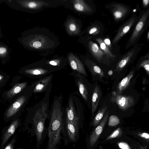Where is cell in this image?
I'll list each match as a JSON object with an SVG mask.
<instances>
[{
    "instance_id": "1",
    "label": "cell",
    "mask_w": 149,
    "mask_h": 149,
    "mask_svg": "<svg viewBox=\"0 0 149 149\" xmlns=\"http://www.w3.org/2000/svg\"><path fill=\"white\" fill-rule=\"evenodd\" d=\"M61 99L54 101L51 116L48 128V141L46 149H58L64 128Z\"/></svg>"
},
{
    "instance_id": "2",
    "label": "cell",
    "mask_w": 149,
    "mask_h": 149,
    "mask_svg": "<svg viewBox=\"0 0 149 149\" xmlns=\"http://www.w3.org/2000/svg\"><path fill=\"white\" fill-rule=\"evenodd\" d=\"M48 40L43 36L32 34L28 31L22 32L18 38V42L24 47L31 49L48 48L49 44Z\"/></svg>"
},
{
    "instance_id": "3",
    "label": "cell",
    "mask_w": 149,
    "mask_h": 149,
    "mask_svg": "<svg viewBox=\"0 0 149 149\" xmlns=\"http://www.w3.org/2000/svg\"><path fill=\"white\" fill-rule=\"evenodd\" d=\"M47 103L43 102L36 111L33 119L36 136L37 148L41 144L45 129V123L48 116Z\"/></svg>"
},
{
    "instance_id": "4",
    "label": "cell",
    "mask_w": 149,
    "mask_h": 149,
    "mask_svg": "<svg viewBox=\"0 0 149 149\" xmlns=\"http://www.w3.org/2000/svg\"><path fill=\"white\" fill-rule=\"evenodd\" d=\"M4 3L13 9L22 11L37 9L48 4L42 1L30 0H5Z\"/></svg>"
},
{
    "instance_id": "5",
    "label": "cell",
    "mask_w": 149,
    "mask_h": 149,
    "mask_svg": "<svg viewBox=\"0 0 149 149\" xmlns=\"http://www.w3.org/2000/svg\"><path fill=\"white\" fill-rule=\"evenodd\" d=\"M149 15V10L145 12L138 22L126 46L127 49L137 41L144 30Z\"/></svg>"
},
{
    "instance_id": "6",
    "label": "cell",
    "mask_w": 149,
    "mask_h": 149,
    "mask_svg": "<svg viewBox=\"0 0 149 149\" xmlns=\"http://www.w3.org/2000/svg\"><path fill=\"white\" fill-rule=\"evenodd\" d=\"M112 95L111 98V102L116 103L119 108L123 111L127 110L135 104L134 99L131 95L118 94L115 92Z\"/></svg>"
},
{
    "instance_id": "7",
    "label": "cell",
    "mask_w": 149,
    "mask_h": 149,
    "mask_svg": "<svg viewBox=\"0 0 149 149\" xmlns=\"http://www.w3.org/2000/svg\"><path fill=\"white\" fill-rule=\"evenodd\" d=\"M109 113V111L105 112L104 116L98 124V126L93 131L90 135L89 143L91 147L95 144L102 132L108 120Z\"/></svg>"
},
{
    "instance_id": "8",
    "label": "cell",
    "mask_w": 149,
    "mask_h": 149,
    "mask_svg": "<svg viewBox=\"0 0 149 149\" xmlns=\"http://www.w3.org/2000/svg\"><path fill=\"white\" fill-rule=\"evenodd\" d=\"M136 19V16L135 15L133 16L132 15V16L122 25L113 39V44L118 42L129 31L134 23Z\"/></svg>"
},
{
    "instance_id": "9",
    "label": "cell",
    "mask_w": 149,
    "mask_h": 149,
    "mask_svg": "<svg viewBox=\"0 0 149 149\" xmlns=\"http://www.w3.org/2000/svg\"><path fill=\"white\" fill-rule=\"evenodd\" d=\"M66 128L68 137L72 142H75L79 135V122H72L66 119Z\"/></svg>"
},
{
    "instance_id": "10",
    "label": "cell",
    "mask_w": 149,
    "mask_h": 149,
    "mask_svg": "<svg viewBox=\"0 0 149 149\" xmlns=\"http://www.w3.org/2000/svg\"><path fill=\"white\" fill-rule=\"evenodd\" d=\"M66 119L72 122H79V118L76 113L74 106L73 101L71 97L68 99V105L66 109Z\"/></svg>"
},
{
    "instance_id": "11",
    "label": "cell",
    "mask_w": 149,
    "mask_h": 149,
    "mask_svg": "<svg viewBox=\"0 0 149 149\" xmlns=\"http://www.w3.org/2000/svg\"><path fill=\"white\" fill-rule=\"evenodd\" d=\"M68 59L72 68L80 73L87 75L84 66L80 61L72 54L68 55Z\"/></svg>"
},
{
    "instance_id": "12",
    "label": "cell",
    "mask_w": 149,
    "mask_h": 149,
    "mask_svg": "<svg viewBox=\"0 0 149 149\" xmlns=\"http://www.w3.org/2000/svg\"><path fill=\"white\" fill-rule=\"evenodd\" d=\"M19 122L17 119L14 121L6 130L2 137L1 146H3L10 137L16 131L19 126Z\"/></svg>"
},
{
    "instance_id": "13",
    "label": "cell",
    "mask_w": 149,
    "mask_h": 149,
    "mask_svg": "<svg viewBox=\"0 0 149 149\" xmlns=\"http://www.w3.org/2000/svg\"><path fill=\"white\" fill-rule=\"evenodd\" d=\"M113 7L112 13L114 19L116 21L122 19L128 12L127 8L121 4H113Z\"/></svg>"
},
{
    "instance_id": "14",
    "label": "cell",
    "mask_w": 149,
    "mask_h": 149,
    "mask_svg": "<svg viewBox=\"0 0 149 149\" xmlns=\"http://www.w3.org/2000/svg\"><path fill=\"white\" fill-rule=\"evenodd\" d=\"M26 100V98L24 96H22L19 98L7 110L6 113V117L10 118L16 113L24 103Z\"/></svg>"
},
{
    "instance_id": "15",
    "label": "cell",
    "mask_w": 149,
    "mask_h": 149,
    "mask_svg": "<svg viewBox=\"0 0 149 149\" xmlns=\"http://www.w3.org/2000/svg\"><path fill=\"white\" fill-rule=\"evenodd\" d=\"M135 52L134 49H132L121 58L116 65V70L117 71H120L124 68L134 56Z\"/></svg>"
},
{
    "instance_id": "16",
    "label": "cell",
    "mask_w": 149,
    "mask_h": 149,
    "mask_svg": "<svg viewBox=\"0 0 149 149\" xmlns=\"http://www.w3.org/2000/svg\"><path fill=\"white\" fill-rule=\"evenodd\" d=\"M101 93L97 86H95L93 91L92 98L91 113L93 116L98 105L101 97Z\"/></svg>"
},
{
    "instance_id": "17",
    "label": "cell",
    "mask_w": 149,
    "mask_h": 149,
    "mask_svg": "<svg viewBox=\"0 0 149 149\" xmlns=\"http://www.w3.org/2000/svg\"><path fill=\"white\" fill-rule=\"evenodd\" d=\"M134 73L133 70L131 71L118 84L117 86L116 92V94H121L127 88Z\"/></svg>"
},
{
    "instance_id": "18",
    "label": "cell",
    "mask_w": 149,
    "mask_h": 149,
    "mask_svg": "<svg viewBox=\"0 0 149 149\" xmlns=\"http://www.w3.org/2000/svg\"><path fill=\"white\" fill-rule=\"evenodd\" d=\"M88 46L91 52L97 60H100L105 54L100 47L97 44L93 41H89Z\"/></svg>"
},
{
    "instance_id": "19",
    "label": "cell",
    "mask_w": 149,
    "mask_h": 149,
    "mask_svg": "<svg viewBox=\"0 0 149 149\" xmlns=\"http://www.w3.org/2000/svg\"><path fill=\"white\" fill-rule=\"evenodd\" d=\"M74 8L79 12H89L92 11L91 8L83 0L73 1Z\"/></svg>"
},
{
    "instance_id": "20",
    "label": "cell",
    "mask_w": 149,
    "mask_h": 149,
    "mask_svg": "<svg viewBox=\"0 0 149 149\" xmlns=\"http://www.w3.org/2000/svg\"><path fill=\"white\" fill-rule=\"evenodd\" d=\"M52 76L49 75L39 81L34 89V93L41 92L44 90L50 81Z\"/></svg>"
},
{
    "instance_id": "21",
    "label": "cell",
    "mask_w": 149,
    "mask_h": 149,
    "mask_svg": "<svg viewBox=\"0 0 149 149\" xmlns=\"http://www.w3.org/2000/svg\"><path fill=\"white\" fill-rule=\"evenodd\" d=\"M11 49L6 44L0 42V58L8 59L9 58Z\"/></svg>"
},
{
    "instance_id": "22",
    "label": "cell",
    "mask_w": 149,
    "mask_h": 149,
    "mask_svg": "<svg viewBox=\"0 0 149 149\" xmlns=\"http://www.w3.org/2000/svg\"><path fill=\"white\" fill-rule=\"evenodd\" d=\"M79 79L77 82L79 92L83 98L86 101L87 100L88 92L86 87L83 82L81 77L79 74Z\"/></svg>"
},
{
    "instance_id": "23",
    "label": "cell",
    "mask_w": 149,
    "mask_h": 149,
    "mask_svg": "<svg viewBox=\"0 0 149 149\" xmlns=\"http://www.w3.org/2000/svg\"><path fill=\"white\" fill-rule=\"evenodd\" d=\"M107 108V106H104L99 110L93 121V126H96L99 124L105 114Z\"/></svg>"
},
{
    "instance_id": "24",
    "label": "cell",
    "mask_w": 149,
    "mask_h": 149,
    "mask_svg": "<svg viewBox=\"0 0 149 149\" xmlns=\"http://www.w3.org/2000/svg\"><path fill=\"white\" fill-rule=\"evenodd\" d=\"M27 84L24 82L18 84L7 93V96L10 97L18 93L26 87Z\"/></svg>"
},
{
    "instance_id": "25",
    "label": "cell",
    "mask_w": 149,
    "mask_h": 149,
    "mask_svg": "<svg viewBox=\"0 0 149 149\" xmlns=\"http://www.w3.org/2000/svg\"><path fill=\"white\" fill-rule=\"evenodd\" d=\"M88 66L93 75H97L100 78L104 76V73L102 70L93 62H91V64H88Z\"/></svg>"
},
{
    "instance_id": "26",
    "label": "cell",
    "mask_w": 149,
    "mask_h": 149,
    "mask_svg": "<svg viewBox=\"0 0 149 149\" xmlns=\"http://www.w3.org/2000/svg\"><path fill=\"white\" fill-rule=\"evenodd\" d=\"M96 40L99 44L101 49L107 56L111 57H114L115 56L113 55L110 51L109 47L105 44L102 38H97Z\"/></svg>"
},
{
    "instance_id": "27",
    "label": "cell",
    "mask_w": 149,
    "mask_h": 149,
    "mask_svg": "<svg viewBox=\"0 0 149 149\" xmlns=\"http://www.w3.org/2000/svg\"><path fill=\"white\" fill-rule=\"evenodd\" d=\"M67 28L69 33L72 34H77L79 31L78 26L73 21H70L67 25Z\"/></svg>"
},
{
    "instance_id": "28",
    "label": "cell",
    "mask_w": 149,
    "mask_h": 149,
    "mask_svg": "<svg viewBox=\"0 0 149 149\" xmlns=\"http://www.w3.org/2000/svg\"><path fill=\"white\" fill-rule=\"evenodd\" d=\"M25 72L28 74L34 75H40L44 74L47 72V70L42 68H36L32 69L27 70Z\"/></svg>"
},
{
    "instance_id": "29",
    "label": "cell",
    "mask_w": 149,
    "mask_h": 149,
    "mask_svg": "<svg viewBox=\"0 0 149 149\" xmlns=\"http://www.w3.org/2000/svg\"><path fill=\"white\" fill-rule=\"evenodd\" d=\"M120 120L118 118L115 116H111L109 118L108 125L109 126H114L118 124Z\"/></svg>"
},
{
    "instance_id": "30",
    "label": "cell",
    "mask_w": 149,
    "mask_h": 149,
    "mask_svg": "<svg viewBox=\"0 0 149 149\" xmlns=\"http://www.w3.org/2000/svg\"><path fill=\"white\" fill-rule=\"evenodd\" d=\"M121 130L120 127L114 131L111 134L108 136L106 139V140H108L117 137L121 134Z\"/></svg>"
},
{
    "instance_id": "31",
    "label": "cell",
    "mask_w": 149,
    "mask_h": 149,
    "mask_svg": "<svg viewBox=\"0 0 149 149\" xmlns=\"http://www.w3.org/2000/svg\"><path fill=\"white\" fill-rule=\"evenodd\" d=\"M143 67L146 71L147 74L149 73V59H145L142 61L139 65V67Z\"/></svg>"
},
{
    "instance_id": "32",
    "label": "cell",
    "mask_w": 149,
    "mask_h": 149,
    "mask_svg": "<svg viewBox=\"0 0 149 149\" xmlns=\"http://www.w3.org/2000/svg\"><path fill=\"white\" fill-rule=\"evenodd\" d=\"M16 137L15 136L14 137L10 142L3 149H15L14 148V143L16 140ZM17 149H22L21 148Z\"/></svg>"
},
{
    "instance_id": "33",
    "label": "cell",
    "mask_w": 149,
    "mask_h": 149,
    "mask_svg": "<svg viewBox=\"0 0 149 149\" xmlns=\"http://www.w3.org/2000/svg\"><path fill=\"white\" fill-rule=\"evenodd\" d=\"M117 144L121 149H131L129 145L125 142H119Z\"/></svg>"
},
{
    "instance_id": "34",
    "label": "cell",
    "mask_w": 149,
    "mask_h": 149,
    "mask_svg": "<svg viewBox=\"0 0 149 149\" xmlns=\"http://www.w3.org/2000/svg\"><path fill=\"white\" fill-rule=\"evenodd\" d=\"M99 32L98 28L97 27H94L90 29L89 31V33L91 34L96 35Z\"/></svg>"
},
{
    "instance_id": "35",
    "label": "cell",
    "mask_w": 149,
    "mask_h": 149,
    "mask_svg": "<svg viewBox=\"0 0 149 149\" xmlns=\"http://www.w3.org/2000/svg\"><path fill=\"white\" fill-rule=\"evenodd\" d=\"M138 135L140 137L146 139H148V140L149 139V134L146 132L139 133L138 134Z\"/></svg>"
},
{
    "instance_id": "36",
    "label": "cell",
    "mask_w": 149,
    "mask_h": 149,
    "mask_svg": "<svg viewBox=\"0 0 149 149\" xmlns=\"http://www.w3.org/2000/svg\"><path fill=\"white\" fill-rule=\"evenodd\" d=\"M103 40L105 44L109 48L111 47V42L109 38H107L104 39Z\"/></svg>"
},
{
    "instance_id": "37",
    "label": "cell",
    "mask_w": 149,
    "mask_h": 149,
    "mask_svg": "<svg viewBox=\"0 0 149 149\" xmlns=\"http://www.w3.org/2000/svg\"><path fill=\"white\" fill-rule=\"evenodd\" d=\"M49 63L51 65L54 66H56L59 65L60 61L58 60H54L50 61Z\"/></svg>"
},
{
    "instance_id": "38",
    "label": "cell",
    "mask_w": 149,
    "mask_h": 149,
    "mask_svg": "<svg viewBox=\"0 0 149 149\" xmlns=\"http://www.w3.org/2000/svg\"><path fill=\"white\" fill-rule=\"evenodd\" d=\"M144 7L147 6L149 4V0H143L142 1Z\"/></svg>"
},
{
    "instance_id": "39",
    "label": "cell",
    "mask_w": 149,
    "mask_h": 149,
    "mask_svg": "<svg viewBox=\"0 0 149 149\" xmlns=\"http://www.w3.org/2000/svg\"><path fill=\"white\" fill-rule=\"evenodd\" d=\"M113 73V71L112 70H110L108 72V74L109 75H111Z\"/></svg>"
},
{
    "instance_id": "40",
    "label": "cell",
    "mask_w": 149,
    "mask_h": 149,
    "mask_svg": "<svg viewBox=\"0 0 149 149\" xmlns=\"http://www.w3.org/2000/svg\"><path fill=\"white\" fill-rule=\"evenodd\" d=\"M140 149H147V148L143 146H139Z\"/></svg>"
},
{
    "instance_id": "41",
    "label": "cell",
    "mask_w": 149,
    "mask_h": 149,
    "mask_svg": "<svg viewBox=\"0 0 149 149\" xmlns=\"http://www.w3.org/2000/svg\"><path fill=\"white\" fill-rule=\"evenodd\" d=\"M3 36V33L0 27V37H1Z\"/></svg>"
},
{
    "instance_id": "42",
    "label": "cell",
    "mask_w": 149,
    "mask_h": 149,
    "mask_svg": "<svg viewBox=\"0 0 149 149\" xmlns=\"http://www.w3.org/2000/svg\"><path fill=\"white\" fill-rule=\"evenodd\" d=\"M5 0H0V5L3 3H4Z\"/></svg>"
},
{
    "instance_id": "43",
    "label": "cell",
    "mask_w": 149,
    "mask_h": 149,
    "mask_svg": "<svg viewBox=\"0 0 149 149\" xmlns=\"http://www.w3.org/2000/svg\"><path fill=\"white\" fill-rule=\"evenodd\" d=\"M147 38L148 40L149 39V31H148V33L147 35Z\"/></svg>"
},
{
    "instance_id": "44",
    "label": "cell",
    "mask_w": 149,
    "mask_h": 149,
    "mask_svg": "<svg viewBox=\"0 0 149 149\" xmlns=\"http://www.w3.org/2000/svg\"><path fill=\"white\" fill-rule=\"evenodd\" d=\"M2 77L0 75V80L2 78Z\"/></svg>"
}]
</instances>
